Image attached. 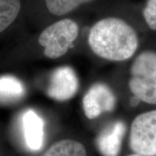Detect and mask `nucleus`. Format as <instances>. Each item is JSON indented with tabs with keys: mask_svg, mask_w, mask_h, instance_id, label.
<instances>
[{
	"mask_svg": "<svg viewBox=\"0 0 156 156\" xmlns=\"http://www.w3.org/2000/svg\"><path fill=\"white\" fill-rule=\"evenodd\" d=\"M139 44L135 29L119 17L100 20L93 25L88 35V44L93 53L111 62H124L131 58Z\"/></svg>",
	"mask_w": 156,
	"mask_h": 156,
	"instance_id": "1",
	"label": "nucleus"
},
{
	"mask_svg": "<svg viewBox=\"0 0 156 156\" xmlns=\"http://www.w3.org/2000/svg\"><path fill=\"white\" fill-rule=\"evenodd\" d=\"M129 88L142 102L156 105V52L144 51L134 58L130 67Z\"/></svg>",
	"mask_w": 156,
	"mask_h": 156,
	"instance_id": "2",
	"label": "nucleus"
},
{
	"mask_svg": "<svg viewBox=\"0 0 156 156\" xmlns=\"http://www.w3.org/2000/svg\"><path fill=\"white\" fill-rule=\"evenodd\" d=\"M46 7L51 14L64 15L71 12L83 4L88 3L93 0H45Z\"/></svg>",
	"mask_w": 156,
	"mask_h": 156,
	"instance_id": "12",
	"label": "nucleus"
},
{
	"mask_svg": "<svg viewBox=\"0 0 156 156\" xmlns=\"http://www.w3.org/2000/svg\"><path fill=\"white\" fill-rule=\"evenodd\" d=\"M21 125L25 144L31 151H38L44 145V122L33 109L23 112Z\"/></svg>",
	"mask_w": 156,
	"mask_h": 156,
	"instance_id": "8",
	"label": "nucleus"
},
{
	"mask_svg": "<svg viewBox=\"0 0 156 156\" xmlns=\"http://www.w3.org/2000/svg\"><path fill=\"white\" fill-rule=\"evenodd\" d=\"M116 106V97L110 87L104 83L93 85L83 98V108L85 116L94 119L103 113L112 112Z\"/></svg>",
	"mask_w": 156,
	"mask_h": 156,
	"instance_id": "5",
	"label": "nucleus"
},
{
	"mask_svg": "<svg viewBox=\"0 0 156 156\" xmlns=\"http://www.w3.org/2000/svg\"><path fill=\"white\" fill-rule=\"evenodd\" d=\"M41 156H87V151L80 142L67 139L54 143Z\"/></svg>",
	"mask_w": 156,
	"mask_h": 156,
	"instance_id": "10",
	"label": "nucleus"
},
{
	"mask_svg": "<svg viewBox=\"0 0 156 156\" xmlns=\"http://www.w3.org/2000/svg\"><path fill=\"white\" fill-rule=\"evenodd\" d=\"M142 15L149 28L156 30V0H147Z\"/></svg>",
	"mask_w": 156,
	"mask_h": 156,
	"instance_id": "13",
	"label": "nucleus"
},
{
	"mask_svg": "<svg viewBox=\"0 0 156 156\" xmlns=\"http://www.w3.org/2000/svg\"><path fill=\"white\" fill-rule=\"evenodd\" d=\"M20 9V0H0V33L14 22Z\"/></svg>",
	"mask_w": 156,
	"mask_h": 156,
	"instance_id": "11",
	"label": "nucleus"
},
{
	"mask_svg": "<svg viewBox=\"0 0 156 156\" xmlns=\"http://www.w3.org/2000/svg\"><path fill=\"white\" fill-rule=\"evenodd\" d=\"M79 34V27L75 21L69 18L49 25L41 33L38 43L44 48V53L49 58L64 56L73 46Z\"/></svg>",
	"mask_w": 156,
	"mask_h": 156,
	"instance_id": "3",
	"label": "nucleus"
},
{
	"mask_svg": "<svg viewBox=\"0 0 156 156\" xmlns=\"http://www.w3.org/2000/svg\"><path fill=\"white\" fill-rule=\"evenodd\" d=\"M127 156H141V155H137V154H135V153H134V154H132V155H127Z\"/></svg>",
	"mask_w": 156,
	"mask_h": 156,
	"instance_id": "14",
	"label": "nucleus"
},
{
	"mask_svg": "<svg viewBox=\"0 0 156 156\" xmlns=\"http://www.w3.org/2000/svg\"><path fill=\"white\" fill-rule=\"evenodd\" d=\"M129 146L135 154L156 156V110L137 115L129 130Z\"/></svg>",
	"mask_w": 156,
	"mask_h": 156,
	"instance_id": "4",
	"label": "nucleus"
},
{
	"mask_svg": "<svg viewBox=\"0 0 156 156\" xmlns=\"http://www.w3.org/2000/svg\"><path fill=\"white\" fill-rule=\"evenodd\" d=\"M126 124L123 121H116L98 134L96 147L103 156H119L126 132Z\"/></svg>",
	"mask_w": 156,
	"mask_h": 156,
	"instance_id": "7",
	"label": "nucleus"
},
{
	"mask_svg": "<svg viewBox=\"0 0 156 156\" xmlns=\"http://www.w3.org/2000/svg\"><path fill=\"white\" fill-rule=\"evenodd\" d=\"M79 85V80L73 68L62 66L51 75L47 95L57 101H68L75 96Z\"/></svg>",
	"mask_w": 156,
	"mask_h": 156,
	"instance_id": "6",
	"label": "nucleus"
},
{
	"mask_svg": "<svg viewBox=\"0 0 156 156\" xmlns=\"http://www.w3.org/2000/svg\"><path fill=\"white\" fill-rule=\"evenodd\" d=\"M25 88L23 83L12 75L0 76V103L15 102L24 96Z\"/></svg>",
	"mask_w": 156,
	"mask_h": 156,
	"instance_id": "9",
	"label": "nucleus"
}]
</instances>
